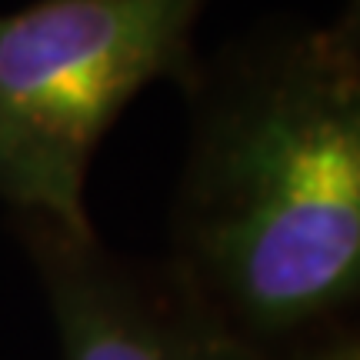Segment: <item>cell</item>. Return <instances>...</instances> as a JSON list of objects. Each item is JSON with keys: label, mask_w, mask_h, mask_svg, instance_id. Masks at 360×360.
Here are the masks:
<instances>
[{"label": "cell", "mask_w": 360, "mask_h": 360, "mask_svg": "<svg viewBox=\"0 0 360 360\" xmlns=\"http://www.w3.org/2000/svg\"><path fill=\"white\" fill-rule=\"evenodd\" d=\"M60 360H277L220 317L170 260L137 264L97 233L20 217Z\"/></svg>", "instance_id": "obj_3"}, {"label": "cell", "mask_w": 360, "mask_h": 360, "mask_svg": "<svg viewBox=\"0 0 360 360\" xmlns=\"http://www.w3.org/2000/svg\"><path fill=\"white\" fill-rule=\"evenodd\" d=\"M330 24H334L344 37H350V40H357L360 44V0H344L340 13H337Z\"/></svg>", "instance_id": "obj_5"}, {"label": "cell", "mask_w": 360, "mask_h": 360, "mask_svg": "<svg viewBox=\"0 0 360 360\" xmlns=\"http://www.w3.org/2000/svg\"><path fill=\"white\" fill-rule=\"evenodd\" d=\"M290 360H360V327L337 323L300 344Z\"/></svg>", "instance_id": "obj_4"}, {"label": "cell", "mask_w": 360, "mask_h": 360, "mask_svg": "<svg viewBox=\"0 0 360 360\" xmlns=\"http://www.w3.org/2000/svg\"><path fill=\"white\" fill-rule=\"evenodd\" d=\"M210 0H30L0 13V200L94 233L84 207L103 134L150 84L193 87Z\"/></svg>", "instance_id": "obj_2"}, {"label": "cell", "mask_w": 360, "mask_h": 360, "mask_svg": "<svg viewBox=\"0 0 360 360\" xmlns=\"http://www.w3.org/2000/svg\"><path fill=\"white\" fill-rule=\"evenodd\" d=\"M184 97L167 260L277 357L360 304V44L267 20L204 57Z\"/></svg>", "instance_id": "obj_1"}]
</instances>
